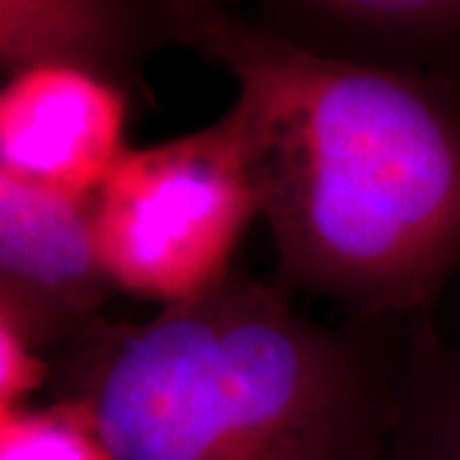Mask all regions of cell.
I'll return each mask as SVG.
<instances>
[{"label":"cell","mask_w":460,"mask_h":460,"mask_svg":"<svg viewBox=\"0 0 460 460\" xmlns=\"http://www.w3.org/2000/svg\"><path fill=\"white\" fill-rule=\"evenodd\" d=\"M172 47L238 84L274 281L353 320L432 313L460 269V83L305 49L226 0H166Z\"/></svg>","instance_id":"obj_1"},{"label":"cell","mask_w":460,"mask_h":460,"mask_svg":"<svg viewBox=\"0 0 460 460\" xmlns=\"http://www.w3.org/2000/svg\"><path fill=\"white\" fill-rule=\"evenodd\" d=\"M411 320L314 323L235 269L151 320H100L51 389L87 404L115 460H384Z\"/></svg>","instance_id":"obj_2"},{"label":"cell","mask_w":460,"mask_h":460,"mask_svg":"<svg viewBox=\"0 0 460 460\" xmlns=\"http://www.w3.org/2000/svg\"><path fill=\"white\" fill-rule=\"evenodd\" d=\"M261 217L233 111L210 126L131 148L95 195V235L115 292L181 305L213 292Z\"/></svg>","instance_id":"obj_3"},{"label":"cell","mask_w":460,"mask_h":460,"mask_svg":"<svg viewBox=\"0 0 460 460\" xmlns=\"http://www.w3.org/2000/svg\"><path fill=\"white\" fill-rule=\"evenodd\" d=\"M95 198L0 172V317L54 361L105 320Z\"/></svg>","instance_id":"obj_4"},{"label":"cell","mask_w":460,"mask_h":460,"mask_svg":"<svg viewBox=\"0 0 460 460\" xmlns=\"http://www.w3.org/2000/svg\"><path fill=\"white\" fill-rule=\"evenodd\" d=\"M148 102L93 69L36 65L0 90V172L95 198L131 151L128 128Z\"/></svg>","instance_id":"obj_5"},{"label":"cell","mask_w":460,"mask_h":460,"mask_svg":"<svg viewBox=\"0 0 460 460\" xmlns=\"http://www.w3.org/2000/svg\"><path fill=\"white\" fill-rule=\"evenodd\" d=\"M251 18L325 57L460 83V0H261Z\"/></svg>","instance_id":"obj_6"},{"label":"cell","mask_w":460,"mask_h":460,"mask_svg":"<svg viewBox=\"0 0 460 460\" xmlns=\"http://www.w3.org/2000/svg\"><path fill=\"white\" fill-rule=\"evenodd\" d=\"M169 47L166 0H0L3 77L36 65L83 66L151 105L144 66Z\"/></svg>","instance_id":"obj_7"},{"label":"cell","mask_w":460,"mask_h":460,"mask_svg":"<svg viewBox=\"0 0 460 460\" xmlns=\"http://www.w3.org/2000/svg\"><path fill=\"white\" fill-rule=\"evenodd\" d=\"M384 460H460V330L411 320L399 411Z\"/></svg>","instance_id":"obj_8"},{"label":"cell","mask_w":460,"mask_h":460,"mask_svg":"<svg viewBox=\"0 0 460 460\" xmlns=\"http://www.w3.org/2000/svg\"><path fill=\"white\" fill-rule=\"evenodd\" d=\"M0 460H115L80 399L0 410Z\"/></svg>","instance_id":"obj_9"},{"label":"cell","mask_w":460,"mask_h":460,"mask_svg":"<svg viewBox=\"0 0 460 460\" xmlns=\"http://www.w3.org/2000/svg\"><path fill=\"white\" fill-rule=\"evenodd\" d=\"M54 366L11 320L0 317V410L26 407L41 389H51Z\"/></svg>","instance_id":"obj_10"},{"label":"cell","mask_w":460,"mask_h":460,"mask_svg":"<svg viewBox=\"0 0 460 460\" xmlns=\"http://www.w3.org/2000/svg\"><path fill=\"white\" fill-rule=\"evenodd\" d=\"M226 3H233V5H238V3H241V0H226Z\"/></svg>","instance_id":"obj_11"}]
</instances>
